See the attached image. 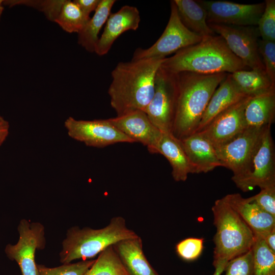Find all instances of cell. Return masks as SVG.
<instances>
[{"mask_svg": "<svg viewBox=\"0 0 275 275\" xmlns=\"http://www.w3.org/2000/svg\"><path fill=\"white\" fill-rule=\"evenodd\" d=\"M255 236L251 249L254 275H275V253L267 246L263 238Z\"/></svg>", "mask_w": 275, "mask_h": 275, "instance_id": "cell-27", "label": "cell"}, {"mask_svg": "<svg viewBox=\"0 0 275 275\" xmlns=\"http://www.w3.org/2000/svg\"><path fill=\"white\" fill-rule=\"evenodd\" d=\"M64 126L70 138L87 146L103 148L118 143H134L108 119L78 120L69 117Z\"/></svg>", "mask_w": 275, "mask_h": 275, "instance_id": "cell-12", "label": "cell"}, {"mask_svg": "<svg viewBox=\"0 0 275 275\" xmlns=\"http://www.w3.org/2000/svg\"><path fill=\"white\" fill-rule=\"evenodd\" d=\"M211 209L216 228L213 264L228 263L251 250L255 238L253 232L224 198L216 200Z\"/></svg>", "mask_w": 275, "mask_h": 275, "instance_id": "cell-5", "label": "cell"}, {"mask_svg": "<svg viewBox=\"0 0 275 275\" xmlns=\"http://www.w3.org/2000/svg\"><path fill=\"white\" fill-rule=\"evenodd\" d=\"M203 238H186L176 244V251L182 259L193 261L201 255L203 249Z\"/></svg>", "mask_w": 275, "mask_h": 275, "instance_id": "cell-34", "label": "cell"}, {"mask_svg": "<svg viewBox=\"0 0 275 275\" xmlns=\"http://www.w3.org/2000/svg\"><path fill=\"white\" fill-rule=\"evenodd\" d=\"M17 230L19 235L17 242L8 244L5 252L9 259L16 262L22 275H38L35 253L36 250L45 248L44 227L40 223L22 219Z\"/></svg>", "mask_w": 275, "mask_h": 275, "instance_id": "cell-9", "label": "cell"}, {"mask_svg": "<svg viewBox=\"0 0 275 275\" xmlns=\"http://www.w3.org/2000/svg\"><path fill=\"white\" fill-rule=\"evenodd\" d=\"M173 1L181 22L189 31L202 38L216 35L208 25L206 10L197 1Z\"/></svg>", "mask_w": 275, "mask_h": 275, "instance_id": "cell-23", "label": "cell"}, {"mask_svg": "<svg viewBox=\"0 0 275 275\" xmlns=\"http://www.w3.org/2000/svg\"><path fill=\"white\" fill-rule=\"evenodd\" d=\"M165 59L131 60L116 65L112 71L108 94L117 116L144 112L154 92L156 72Z\"/></svg>", "mask_w": 275, "mask_h": 275, "instance_id": "cell-1", "label": "cell"}, {"mask_svg": "<svg viewBox=\"0 0 275 275\" xmlns=\"http://www.w3.org/2000/svg\"><path fill=\"white\" fill-rule=\"evenodd\" d=\"M240 89L246 96L253 97L275 89L265 71L241 70L230 73Z\"/></svg>", "mask_w": 275, "mask_h": 275, "instance_id": "cell-25", "label": "cell"}, {"mask_svg": "<svg viewBox=\"0 0 275 275\" xmlns=\"http://www.w3.org/2000/svg\"><path fill=\"white\" fill-rule=\"evenodd\" d=\"M275 117V89L252 97L244 110L246 128L271 126Z\"/></svg>", "mask_w": 275, "mask_h": 275, "instance_id": "cell-21", "label": "cell"}, {"mask_svg": "<svg viewBox=\"0 0 275 275\" xmlns=\"http://www.w3.org/2000/svg\"><path fill=\"white\" fill-rule=\"evenodd\" d=\"M140 21L139 11L134 6L125 5L117 12L110 14L95 52L100 56L107 54L115 40L127 31L136 30Z\"/></svg>", "mask_w": 275, "mask_h": 275, "instance_id": "cell-16", "label": "cell"}, {"mask_svg": "<svg viewBox=\"0 0 275 275\" xmlns=\"http://www.w3.org/2000/svg\"><path fill=\"white\" fill-rule=\"evenodd\" d=\"M84 275H130L113 246L100 253Z\"/></svg>", "mask_w": 275, "mask_h": 275, "instance_id": "cell-26", "label": "cell"}, {"mask_svg": "<svg viewBox=\"0 0 275 275\" xmlns=\"http://www.w3.org/2000/svg\"><path fill=\"white\" fill-rule=\"evenodd\" d=\"M247 96L228 73L211 96L195 132L201 131L221 112Z\"/></svg>", "mask_w": 275, "mask_h": 275, "instance_id": "cell-19", "label": "cell"}, {"mask_svg": "<svg viewBox=\"0 0 275 275\" xmlns=\"http://www.w3.org/2000/svg\"><path fill=\"white\" fill-rule=\"evenodd\" d=\"M252 97L247 96L216 116L200 132L214 147L231 140L246 128L244 110Z\"/></svg>", "mask_w": 275, "mask_h": 275, "instance_id": "cell-14", "label": "cell"}, {"mask_svg": "<svg viewBox=\"0 0 275 275\" xmlns=\"http://www.w3.org/2000/svg\"><path fill=\"white\" fill-rule=\"evenodd\" d=\"M265 8L257 25L261 39L275 42V1L265 0Z\"/></svg>", "mask_w": 275, "mask_h": 275, "instance_id": "cell-31", "label": "cell"}, {"mask_svg": "<svg viewBox=\"0 0 275 275\" xmlns=\"http://www.w3.org/2000/svg\"><path fill=\"white\" fill-rule=\"evenodd\" d=\"M258 50L265 71L273 84H275V42L259 39Z\"/></svg>", "mask_w": 275, "mask_h": 275, "instance_id": "cell-33", "label": "cell"}, {"mask_svg": "<svg viewBox=\"0 0 275 275\" xmlns=\"http://www.w3.org/2000/svg\"><path fill=\"white\" fill-rule=\"evenodd\" d=\"M264 128H245L231 140L215 147L221 167L233 172L232 180L236 185L251 172L252 156Z\"/></svg>", "mask_w": 275, "mask_h": 275, "instance_id": "cell-8", "label": "cell"}, {"mask_svg": "<svg viewBox=\"0 0 275 275\" xmlns=\"http://www.w3.org/2000/svg\"><path fill=\"white\" fill-rule=\"evenodd\" d=\"M161 66L174 73L187 71L203 74L233 73L247 68L218 35L204 37L178 51L166 58Z\"/></svg>", "mask_w": 275, "mask_h": 275, "instance_id": "cell-3", "label": "cell"}, {"mask_svg": "<svg viewBox=\"0 0 275 275\" xmlns=\"http://www.w3.org/2000/svg\"><path fill=\"white\" fill-rule=\"evenodd\" d=\"M74 2L79 7L84 14L90 18V14L95 11L101 0H74Z\"/></svg>", "mask_w": 275, "mask_h": 275, "instance_id": "cell-36", "label": "cell"}, {"mask_svg": "<svg viewBox=\"0 0 275 275\" xmlns=\"http://www.w3.org/2000/svg\"><path fill=\"white\" fill-rule=\"evenodd\" d=\"M4 10V7L3 5V0H0V18L2 15V12Z\"/></svg>", "mask_w": 275, "mask_h": 275, "instance_id": "cell-40", "label": "cell"}, {"mask_svg": "<svg viewBox=\"0 0 275 275\" xmlns=\"http://www.w3.org/2000/svg\"><path fill=\"white\" fill-rule=\"evenodd\" d=\"M9 128V122L0 115V147L7 139Z\"/></svg>", "mask_w": 275, "mask_h": 275, "instance_id": "cell-37", "label": "cell"}, {"mask_svg": "<svg viewBox=\"0 0 275 275\" xmlns=\"http://www.w3.org/2000/svg\"><path fill=\"white\" fill-rule=\"evenodd\" d=\"M113 246L130 275H158L144 254L140 236L122 240Z\"/></svg>", "mask_w": 275, "mask_h": 275, "instance_id": "cell-20", "label": "cell"}, {"mask_svg": "<svg viewBox=\"0 0 275 275\" xmlns=\"http://www.w3.org/2000/svg\"><path fill=\"white\" fill-rule=\"evenodd\" d=\"M178 90L172 134L178 140L194 133L213 93L228 73H177Z\"/></svg>", "mask_w": 275, "mask_h": 275, "instance_id": "cell-2", "label": "cell"}, {"mask_svg": "<svg viewBox=\"0 0 275 275\" xmlns=\"http://www.w3.org/2000/svg\"><path fill=\"white\" fill-rule=\"evenodd\" d=\"M224 270L225 275H254L251 250L228 261Z\"/></svg>", "mask_w": 275, "mask_h": 275, "instance_id": "cell-32", "label": "cell"}, {"mask_svg": "<svg viewBox=\"0 0 275 275\" xmlns=\"http://www.w3.org/2000/svg\"><path fill=\"white\" fill-rule=\"evenodd\" d=\"M263 239L267 246L275 253V229L268 233Z\"/></svg>", "mask_w": 275, "mask_h": 275, "instance_id": "cell-38", "label": "cell"}, {"mask_svg": "<svg viewBox=\"0 0 275 275\" xmlns=\"http://www.w3.org/2000/svg\"><path fill=\"white\" fill-rule=\"evenodd\" d=\"M90 18L84 14L74 1L65 0L54 22L67 33L78 34Z\"/></svg>", "mask_w": 275, "mask_h": 275, "instance_id": "cell-28", "label": "cell"}, {"mask_svg": "<svg viewBox=\"0 0 275 275\" xmlns=\"http://www.w3.org/2000/svg\"><path fill=\"white\" fill-rule=\"evenodd\" d=\"M223 198L241 216L255 235L263 238L275 229V217L263 210L250 197L244 198L236 193L228 194Z\"/></svg>", "mask_w": 275, "mask_h": 275, "instance_id": "cell-17", "label": "cell"}, {"mask_svg": "<svg viewBox=\"0 0 275 275\" xmlns=\"http://www.w3.org/2000/svg\"><path fill=\"white\" fill-rule=\"evenodd\" d=\"M207 12L209 24L257 26L265 3L242 4L228 1L198 0Z\"/></svg>", "mask_w": 275, "mask_h": 275, "instance_id": "cell-13", "label": "cell"}, {"mask_svg": "<svg viewBox=\"0 0 275 275\" xmlns=\"http://www.w3.org/2000/svg\"><path fill=\"white\" fill-rule=\"evenodd\" d=\"M95 260H81L76 263L63 264L56 267H48L42 264H37V267L38 275H84Z\"/></svg>", "mask_w": 275, "mask_h": 275, "instance_id": "cell-30", "label": "cell"}, {"mask_svg": "<svg viewBox=\"0 0 275 275\" xmlns=\"http://www.w3.org/2000/svg\"><path fill=\"white\" fill-rule=\"evenodd\" d=\"M250 198L263 210L275 217V186L262 188Z\"/></svg>", "mask_w": 275, "mask_h": 275, "instance_id": "cell-35", "label": "cell"}, {"mask_svg": "<svg viewBox=\"0 0 275 275\" xmlns=\"http://www.w3.org/2000/svg\"><path fill=\"white\" fill-rule=\"evenodd\" d=\"M116 2L115 0H101L93 16L78 33L77 42L87 51L95 52L99 32L106 23Z\"/></svg>", "mask_w": 275, "mask_h": 275, "instance_id": "cell-24", "label": "cell"}, {"mask_svg": "<svg viewBox=\"0 0 275 275\" xmlns=\"http://www.w3.org/2000/svg\"><path fill=\"white\" fill-rule=\"evenodd\" d=\"M108 120L134 142H139L146 146L151 153H156L162 133L151 122L144 111L138 110Z\"/></svg>", "mask_w": 275, "mask_h": 275, "instance_id": "cell-15", "label": "cell"}, {"mask_svg": "<svg viewBox=\"0 0 275 275\" xmlns=\"http://www.w3.org/2000/svg\"><path fill=\"white\" fill-rule=\"evenodd\" d=\"M227 263L218 262L213 264L215 267V271L213 275H221L224 271Z\"/></svg>", "mask_w": 275, "mask_h": 275, "instance_id": "cell-39", "label": "cell"}, {"mask_svg": "<svg viewBox=\"0 0 275 275\" xmlns=\"http://www.w3.org/2000/svg\"><path fill=\"white\" fill-rule=\"evenodd\" d=\"M236 186L244 192L256 186L262 189L275 186V152L270 126L262 131L252 156L250 173Z\"/></svg>", "mask_w": 275, "mask_h": 275, "instance_id": "cell-11", "label": "cell"}, {"mask_svg": "<svg viewBox=\"0 0 275 275\" xmlns=\"http://www.w3.org/2000/svg\"><path fill=\"white\" fill-rule=\"evenodd\" d=\"M138 236L121 216L113 217L107 226L101 229L72 227L67 230L63 241L60 262L67 264L75 260L91 259L122 240Z\"/></svg>", "mask_w": 275, "mask_h": 275, "instance_id": "cell-4", "label": "cell"}, {"mask_svg": "<svg viewBox=\"0 0 275 275\" xmlns=\"http://www.w3.org/2000/svg\"><path fill=\"white\" fill-rule=\"evenodd\" d=\"M65 0H6L3 1V5L12 7L23 5L35 8L44 13L50 21L54 22L60 11Z\"/></svg>", "mask_w": 275, "mask_h": 275, "instance_id": "cell-29", "label": "cell"}, {"mask_svg": "<svg viewBox=\"0 0 275 275\" xmlns=\"http://www.w3.org/2000/svg\"><path fill=\"white\" fill-rule=\"evenodd\" d=\"M178 90L177 73L171 72L160 66L155 77L153 97L144 112L162 133H172Z\"/></svg>", "mask_w": 275, "mask_h": 275, "instance_id": "cell-6", "label": "cell"}, {"mask_svg": "<svg viewBox=\"0 0 275 275\" xmlns=\"http://www.w3.org/2000/svg\"><path fill=\"white\" fill-rule=\"evenodd\" d=\"M179 140L192 167L193 174L207 173L221 167L215 147L200 132Z\"/></svg>", "mask_w": 275, "mask_h": 275, "instance_id": "cell-18", "label": "cell"}, {"mask_svg": "<svg viewBox=\"0 0 275 275\" xmlns=\"http://www.w3.org/2000/svg\"><path fill=\"white\" fill-rule=\"evenodd\" d=\"M168 24L158 40L147 48H138L131 60L144 59H165L168 56L200 42L203 38L191 32L181 22L177 8L171 1Z\"/></svg>", "mask_w": 275, "mask_h": 275, "instance_id": "cell-7", "label": "cell"}, {"mask_svg": "<svg viewBox=\"0 0 275 275\" xmlns=\"http://www.w3.org/2000/svg\"><path fill=\"white\" fill-rule=\"evenodd\" d=\"M208 25L224 39L230 50L246 67L265 71L258 50L260 35L257 26L209 23Z\"/></svg>", "mask_w": 275, "mask_h": 275, "instance_id": "cell-10", "label": "cell"}, {"mask_svg": "<svg viewBox=\"0 0 275 275\" xmlns=\"http://www.w3.org/2000/svg\"><path fill=\"white\" fill-rule=\"evenodd\" d=\"M156 153L162 155L169 161L175 181H185L189 174H193L192 167L180 141L172 133H162Z\"/></svg>", "mask_w": 275, "mask_h": 275, "instance_id": "cell-22", "label": "cell"}]
</instances>
